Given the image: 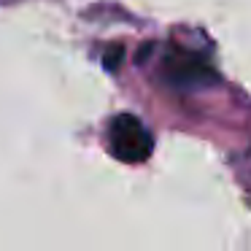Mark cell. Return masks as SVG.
Wrapping results in <instances>:
<instances>
[{"instance_id": "6da1fadb", "label": "cell", "mask_w": 251, "mask_h": 251, "mask_svg": "<svg viewBox=\"0 0 251 251\" xmlns=\"http://www.w3.org/2000/svg\"><path fill=\"white\" fill-rule=\"evenodd\" d=\"M111 149L122 162H143L151 157L154 138L146 127L141 125V119L132 114H119L111 122Z\"/></svg>"}, {"instance_id": "7a4b0ae2", "label": "cell", "mask_w": 251, "mask_h": 251, "mask_svg": "<svg viewBox=\"0 0 251 251\" xmlns=\"http://www.w3.org/2000/svg\"><path fill=\"white\" fill-rule=\"evenodd\" d=\"M168 76H170V81H176V84H189V87H192V84H205L213 73L208 71L202 62H197L195 57L178 54V57H173V60H170Z\"/></svg>"}, {"instance_id": "3957f363", "label": "cell", "mask_w": 251, "mask_h": 251, "mask_svg": "<svg viewBox=\"0 0 251 251\" xmlns=\"http://www.w3.org/2000/svg\"><path fill=\"white\" fill-rule=\"evenodd\" d=\"M122 54H125V49H122V46H111V49L105 51V68H108V71H114V68L119 65Z\"/></svg>"}]
</instances>
